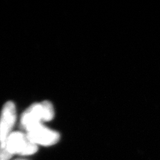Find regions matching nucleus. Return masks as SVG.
<instances>
[{
    "label": "nucleus",
    "instance_id": "f257e3e1",
    "mask_svg": "<svg viewBox=\"0 0 160 160\" xmlns=\"http://www.w3.org/2000/svg\"><path fill=\"white\" fill-rule=\"evenodd\" d=\"M54 108L53 104L49 101L32 104L25 110L20 119V124L25 131L36 127L43 122L52 120L54 118Z\"/></svg>",
    "mask_w": 160,
    "mask_h": 160
},
{
    "label": "nucleus",
    "instance_id": "f03ea898",
    "mask_svg": "<svg viewBox=\"0 0 160 160\" xmlns=\"http://www.w3.org/2000/svg\"><path fill=\"white\" fill-rule=\"evenodd\" d=\"M4 147L13 156H29L36 153L38 149L37 145L30 141L26 133L22 132H13L8 138Z\"/></svg>",
    "mask_w": 160,
    "mask_h": 160
},
{
    "label": "nucleus",
    "instance_id": "7ed1b4c3",
    "mask_svg": "<svg viewBox=\"0 0 160 160\" xmlns=\"http://www.w3.org/2000/svg\"><path fill=\"white\" fill-rule=\"evenodd\" d=\"M16 119V105L12 101L7 102L0 113V147H4L8 138L13 132Z\"/></svg>",
    "mask_w": 160,
    "mask_h": 160
},
{
    "label": "nucleus",
    "instance_id": "20e7f679",
    "mask_svg": "<svg viewBox=\"0 0 160 160\" xmlns=\"http://www.w3.org/2000/svg\"><path fill=\"white\" fill-rule=\"evenodd\" d=\"M28 138L37 146H51L57 143L60 138L59 133L40 124L26 132Z\"/></svg>",
    "mask_w": 160,
    "mask_h": 160
},
{
    "label": "nucleus",
    "instance_id": "39448f33",
    "mask_svg": "<svg viewBox=\"0 0 160 160\" xmlns=\"http://www.w3.org/2000/svg\"><path fill=\"white\" fill-rule=\"evenodd\" d=\"M13 155L9 153L5 147H0V160H9Z\"/></svg>",
    "mask_w": 160,
    "mask_h": 160
},
{
    "label": "nucleus",
    "instance_id": "423d86ee",
    "mask_svg": "<svg viewBox=\"0 0 160 160\" xmlns=\"http://www.w3.org/2000/svg\"><path fill=\"white\" fill-rule=\"evenodd\" d=\"M19 160H23V159H19Z\"/></svg>",
    "mask_w": 160,
    "mask_h": 160
}]
</instances>
